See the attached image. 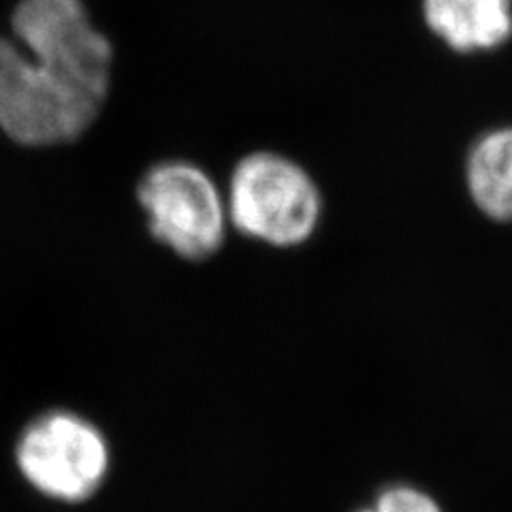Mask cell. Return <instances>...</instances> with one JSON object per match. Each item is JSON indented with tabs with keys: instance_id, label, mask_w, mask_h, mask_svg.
Here are the masks:
<instances>
[{
	"instance_id": "cell-1",
	"label": "cell",
	"mask_w": 512,
	"mask_h": 512,
	"mask_svg": "<svg viewBox=\"0 0 512 512\" xmlns=\"http://www.w3.org/2000/svg\"><path fill=\"white\" fill-rule=\"evenodd\" d=\"M227 216L237 231L276 248L306 244L323 216L310 173L276 152L248 154L233 169Z\"/></svg>"
},
{
	"instance_id": "cell-2",
	"label": "cell",
	"mask_w": 512,
	"mask_h": 512,
	"mask_svg": "<svg viewBox=\"0 0 512 512\" xmlns=\"http://www.w3.org/2000/svg\"><path fill=\"white\" fill-rule=\"evenodd\" d=\"M15 468L41 498L82 506L101 493L111 470L103 431L71 410H50L32 419L15 442Z\"/></svg>"
},
{
	"instance_id": "cell-3",
	"label": "cell",
	"mask_w": 512,
	"mask_h": 512,
	"mask_svg": "<svg viewBox=\"0 0 512 512\" xmlns=\"http://www.w3.org/2000/svg\"><path fill=\"white\" fill-rule=\"evenodd\" d=\"M103 101L32 60L0 37V128L28 148H50L82 137Z\"/></svg>"
},
{
	"instance_id": "cell-4",
	"label": "cell",
	"mask_w": 512,
	"mask_h": 512,
	"mask_svg": "<svg viewBox=\"0 0 512 512\" xmlns=\"http://www.w3.org/2000/svg\"><path fill=\"white\" fill-rule=\"evenodd\" d=\"M11 35L32 60L105 103L114 47L94 26L84 0H20Z\"/></svg>"
},
{
	"instance_id": "cell-5",
	"label": "cell",
	"mask_w": 512,
	"mask_h": 512,
	"mask_svg": "<svg viewBox=\"0 0 512 512\" xmlns=\"http://www.w3.org/2000/svg\"><path fill=\"white\" fill-rule=\"evenodd\" d=\"M137 199L158 244L186 261H203L227 235V201L214 180L188 160H165L143 175Z\"/></svg>"
},
{
	"instance_id": "cell-6",
	"label": "cell",
	"mask_w": 512,
	"mask_h": 512,
	"mask_svg": "<svg viewBox=\"0 0 512 512\" xmlns=\"http://www.w3.org/2000/svg\"><path fill=\"white\" fill-rule=\"evenodd\" d=\"M423 18L455 52H487L512 37V0H423Z\"/></svg>"
},
{
	"instance_id": "cell-7",
	"label": "cell",
	"mask_w": 512,
	"mask_h": 512,
	"mask_svg": "<svg viewBox=\"0 0 512 512\" xmlns=\"http://www.w3.org/2000/svg\"><path fill=\"white\" fill-rule=\"evenodd\" d=\"M466 182L474 205L498 222H512V126L495 128L470 150Z\"/></svg>"
},
{
	"instance_id": "cell-8",
	"label": "cell",
	"mask_w": 512,
	"mask_h": 512,
	"mask_svg": "<svg viewBox=\"0 0 512 512\" xmlns=\"http://www.w3.org/2000/svg\"><path fill=\"white\" fill-rule=\"evenodd\" d=\"M370 506L374 512H444L434 495L408 483H395L380 489Z\"/></svg>"
},
{
	"instance_id": "cell-9",
	"label": "cell",
	"mask_w": 512,
	"mask_h": 512,
	"mask_svg": "<svg viewBox=\"0 0 512 512\" xmlns=\"http://www.w3.org/2000/svg\"><path fill=\"white\" fill-rule=\"evenodd\" d=\"M355 512H374V508H372V506H363V508H359V510H355Z\"/></svg>"
}]
</instances>
